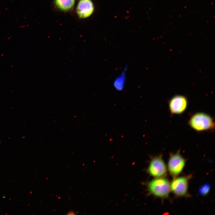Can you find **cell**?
<instances>
[{
	"mask_svg": "<svg viewBox=\"0 0 215 215\" xmlns=\"http://www.w3.org/2000/svg\"><path fill=\"white\" fill-rule=\"evenodd\" d=\"M146 186L150 194L162 199L169 198L170 182L165 177L155 178L148 182Z\"/></svg>",
	"mask_w": 215,
	"mask_h": 215,
	"instance_id": "1",
	"label": "cell"
},
{
	"mask_svg": "<svg viewBox=\"0 0 215 215\" xmlns=\"http://www.w3.org/2000/svg\"><path fill=\"white\" fill-rule=\"evenodd\" d=\"M189 124L193 129L198 131L212 130L214 127L212 118L203 113L194 115L189 120Z\"/></svg>",
	"mask_w": 215,
	"mask_h": 215,
	"instance_id": "2",
	"label": "cell"
},
{
	"mask_svg": "<svg viewBox=\"0 0 215 215\" xmlns=\"http://www.w3.org/2000/svg\"><path fill=\"white\" fill-rule=\"evenodd\" d=\"M192 177V175L190 174L173 178L170 182L171 191L176 197L189 196L188 183Z\"/></svg>",
	"mask_w": 215,
	"mask_h": 215,
	"instance_id": "3",
	"label": "cell"
},
{
	"mask_svg": "<svg viewBox=\"0 0 215 215\" xmlns=\"http://www.w3.org/2000/svg\"><path fill=\"white\" fill-rule=\"evenodd\" d=\"M167 170L162 155H160L152 158L147 169L148 173L155 178L165 177Z\"/></svg>",
	"mask_w": 215,
	"mask_h": 215,
	"instance_id": "4",
	"label": "cell"
},
{
	"mask_svg": "<svg viewBox=\"0 0 215 215\" xmlns=\"http://www.w3.org/2000/svg\"><path fill=\"white\" fill-rule=\"evenodd\" d=\"M186 160L179 151L175 153L170 154L168 164V169L173 178L178 176L182 172L185 165Z\"/></svg>",
	"mask_w": 215,
	"mask_h": 215,
	"instance_id": "5",
	"label": "cell"
},
{
	"mask_svg": "<svg viewBox=\"0 0 215 215\" xmlns=\"http://www.w3.org/2000/svg\"><path fill=\"white\" fill-rule=\"evenodd\" d=\"M188 101L185 96L181 95L176 96L170 101L169 108L171 113L174 114H180L186 109Z\"/></svg>",
	"mask_w": 215,
	"mask_h": 215,
	"instance_id": "6",
	"label": "cell"
},
{
	"mask_svg": "<svg viewBox=\"0 0 215 215\" xmlns=\"http://www.w3.org/2000/svg\"><path fill=\"white\" fill-rule=\"evenodd\" d=\"M94 10V5L91 0H80L76 9L78 15L82 18L90 16L93 13Z\"/></svg>",
	"mask_w": 215,
	"mask_h": 215,
	"instance_id": "7",
	"label": "cell"
},
{
	"mask_svg": "<svg viewBox=\"0 0 215 215\" xmlns=\"http://www.w3.org/2000/svg\"><path fill=\"white\" fill-rule=\"evenodd\" d=\"M127 67L125 66L119 75L114 79L113 85L114 88L117 91H121L124 89L126 80V71Z\"/></svg>",
	"mask_w": 215,
	"mask_h": 215,
	"instance_id": "8",
	"label": "cell"
},
{
	"mask_svg": "<svg viewBox=\"0 0 215 215\" xmlns=\"http://www.w3.org/2000/svg\"><path fill=\"white\" fill-rule=\"evenodd\" d=\"M75 0H55L56 6L60 10L69 11L73 8Z\"/></svg>",
	"mask_w": 215,
	"mask_h": 215,
	"instance_id": "9",
	"label": "cell"
},
{
	"mask_svg": "<svg viewBox=\"0 0 215 215\" xmlns=\"http://www.w3.org/2000/svg\"><path fill=\"white\" fill-rule=\"evenodd\" d=\"M210 189V187L209 185L205 184L200 188L199 191V194L202 196H205L208 194Z\"/></svg>",
	"mask_w": 215,
	"mask_h": 215,
	"instance_id": "10",
	"label": "cell"
}]
</instances>
